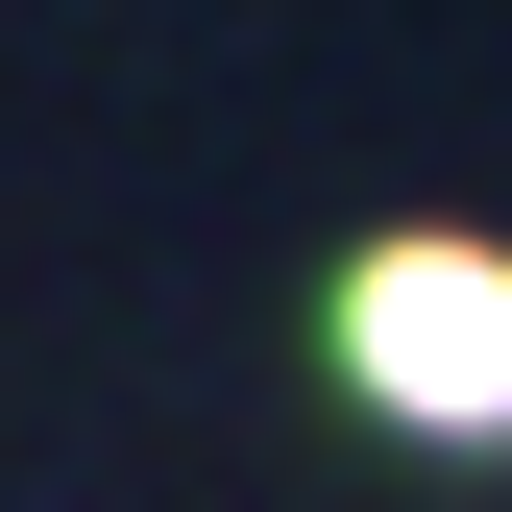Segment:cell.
I'll list each match as a JSON object with an SVG mask.
<instances>
[{
  "instance_id": "cell-1",
  "label": "cell",
  "mask_w": 512,
  "mask_h": 512,
  "mask_svg": "<svg viewBox=\"0 0 512 512\" xmlns=\"http://www.w3.org/2000/svg\"><path fill=\"white\" fill-rule=\"evenodd\" d=\"M342 391L391 415V439H512V244L391 220L342 269Z\"/></svg>"
}]
</instances>
